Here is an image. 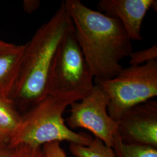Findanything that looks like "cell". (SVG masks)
<instances>
[{"mask_svg": "<svg viewBox=\"0 0 157 157\" xmlns=\"http://www.w3.org/2000/svg\"><path fill=\"white\" fill-rule=\"evenodd\" d=\"M73 29L63 1L54 15L40 26L25 48L10 96L15 106L28 111L47 93L51 67L62 40Z\"/></svg>", "mask_w": 157, "mask_h": 157, "instance_id": "7a4b0ae2", "label": "cell"}, {"mask_svg": "<svg viewBox=\"0 0 157 157\" xmlns=\"http://www.w3.org/2000/svg\"><path fill=\"white\" fill-rule=\"evenodd\" d=\"M93 78L73 29L62 40L56 51L48 76L47 93H76L85 97L94 86Z\"/></svg>", "mask_w": 157, "mask_h": 157, "instance_id": "5b68a950", "label": "cell"}, {"mask_svg": "<svg viewBox=\"0 0 157 157\" xmlns=\"http://www.w3.org/2000/svg\"><path fill=\"white\" fill-rule=\"evenodd\" d=\"M109 102L107 93L95 83L89 95L70 105L71 114L67 119L69 127L87 129L95 138L112 148L114 137L118 133V124L108 113Z\"/></svg>", "mask_w": 157, "mask_h": 157, "instance_id": "8992f818", "label": "cell"}, {"mask_svg": "<svg viewBox=\"0 0 157 157\" xmlns=\"http://www.w3.org/2000/svg\"><path fill=\"white\" fill-rule=\"evenodd\" d=\"M84 98L76 93L47 94L21 116L9 145L12 148L22 144L41 147L51 142L67 141L70 144L89 146L93 138L83 133L73 132L63 118L68 106Z\"/></svg>", "mask_w": 157, "mask_h": 157, "instance_id": "3957f363", "label": "cell"}, {"mask_svg": "<svg viewBox=\"0 0 157 157\" xmlns=\"http://www.w3.org/2000/svg\"><path fill=\"white\" fill-rule=\"evenodd\" d=\"M112 148L116 157H157V148L125 143L118 132L114 137Z\"/></svg>", "mask_w": 157, "mask_h": 157, "instance_id": "8fae6325", "label": "cell"}, {"mask_svg": "<svg viewBox=\"0 0 157 157\" xmlns=\"http://www.w3.org/2000/svg\"><path fill=\"white\" fill-rule=\"evenodd\" d=\"M25 48L13 44L0 53V96L10 99Z\"/></svg>", "mask_w": 157, "mask_h": 157, "instance_id": "9c48e42d", "label": "cell"}, {"mask_svg": "<svg viewBox=\"0 0 157 157\" xmlns=\"http://www.w3.org/2000/svg\"><path fill=\"white\" fill-rule=\"evenodd\" d=\"M46 157H67L59 142H51L43 146Z\"/></svg>", "mask_w": 157, "mask_h": 157, "instance_id": "9a60e30c", "label": "cell"}, {"mask_svg": "<svg viewBox=\"0 0 157 157\" xmlns=\"http://www.w3.org/2000/svg\"><path fill=\"white\" fill-rule=\"evenodd\" d=\"M98 9L105 15L118 19L130 40L141 41V27L147 11H157L156 0H101Z\"/></svg>", "mask_w": 157, "mask_h": 157, "instance_id": "ba28073f", "label": "cell"}, {"mask_svg": "<svg viewBox=\"0 0 157 157\" xmlns=\"http://www.w3.org/2000/svg\"><path fill=\"white\" fill-rule=\"evenodd\" d=\"M129 64L131 66H138L151 61L157 60V44L143 50L132 52L130 55Z\"/></svg>", "mask_w": 157, "mask_h": 157, "instance_id": "4fadbf2b", "label": "cell"}, {"mask_svg": "<svg viewBox=\"0 0 157 157\" xmlns=\"http://www.w3.org/2000/svg\"><path fill=\"white\" fill-rule=\"evenodd\" d=\"M69 150L75 157H116L112 148L94 138L89 146L71 143Z\"/></svg>", "mask_w": 157, "mask_h": 157, "instance_id": "7c38bea8", "label": "cell"}, {"mask_svg": "<svg viewBox=\"0 0 157 157\" xmlns=\"http://www.w3.org/2000/svg\"><path fill=\"white\" fill-rule=\"evenodd\" d=\"M63 1L73 23L75 38L95 81L117 76L124 68L121 61L133 52L122 24L79 0Z\"/></svg>", "mask_w": 157, "mask_h": 157, "instance_id": "6da1fadb", "label": "cell"}, {"mask_svg": "<svg viewBox=\"0 0 157 157\" xmlns=\"http://www.w3.org/2000/svg\"><path fill=\"white\" fill-rule=\"evenodd\" d=\"M13 44H12V43H7L6 41H4L0 39V53L3 52L4 51L8 49L9 48L11 47Z\"/></svg>", "mask_w": 157, "mask_h": 157, "instance_id": "ac0fdd59", "label": "cell"}, {"mask_svg": "<svg viewBox=\"0 0 157 157\" xmlns=\"http://www.w3.org/2000/svg\"><path fill=\"white\" fill-rule=\"evenodd\" d=\"M21 116L10 98L0 96V143H9Z\"/></svg>", "mask_w": 157, "mask_h": 157, "instance_id": "30bf717a", "label": "cell"}, {"mask_svg": "<svg viewBox=\"0 0 157 157\" xmlns=\"http://www.w3.org/2000/svg\"><path fill=\"white\" fill-rule=\"evenodd\" d=\"M40 5L39 0H25L23 3V9L28 13H32L36 11Z\"/></svg>", "mask_w": 157, "mask_h": 157, "instance_id": "2e32d148", "label": "cell"}, {"mask_svg": "<svg viewBox=\"0 0 157 157\" xmlns=\"http://www.w3.org/2000/svg\"><path fill=\"white\" fill-rule=\"evenodd\" d=\"M109 97L108 113L118 122L124 113L157 95V60L123 68L113 78L95 81Z\"/></svg>", "mask_w": 157, "mask_h": 157, "instance_id": "277c9868", "label": "cell"}, {"mask_svg": "<svg viewBox=\"0 0 157 157\" xmlns=\"http://www.w3.org/2000/svg\"><path fill=\"white\" fill-rule=\"evenodd\" d=\"M13 148L8 143H0V157H12Z\"/></svg>", "mask_w": 157, "mask_h": 157, "instance_id": "e0dca14e", "label": "cell"}, {"mask_svg": "<svg viewBox=\"0 0 157 157\" xmlns=\"http://www.w3.org/2000/svg\"><path fill=\"white\" fill-rule=\"evenodd\" d=\"M12 157H46L41 147L19 145L13 148Z\"/></svg>", "mask_w": 157, "mask_h": 157, "instance_id": "5bb4252c", "label": "cell"}, {"mask_svg": "<svg viewBox=\"0 0 157 157\" xmlns=\"http://www.w3.org/2000/svg\"><path fill=\"white\" fill-rule=\"evenodd\" d=\"M118 134L125 143L157 148V101L130 108L118 121Z\"/></svg>", "mask_w": 157, "mask_h": 157, "instance_id": "52a82bcc", "label": "cell"}]
</instances>
